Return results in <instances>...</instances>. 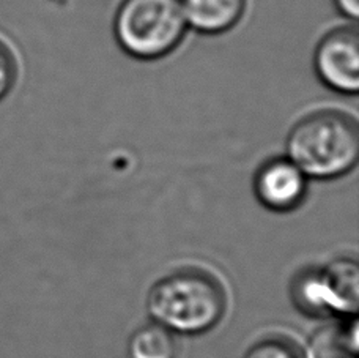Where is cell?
<instances>
[{
    "mask_svg": "<svg viewBox=\"0 0 359 358\" xmlns=\"http://www.w3.org/2000/svg\"><path fill=\"white\" fill-rule=\"evenodd\" d=\"M288 159L316 178L348 172L359 157V128L348 114L323 110L297 121L287 138Z\"/></svg>",
    "mask_w": 359,
    "mask_h": 358,
    "instance_id": "cell-1",
    "label": "cell"
},
{
    "mask_svg": "<svg viewBox=\"0 0 359 358\" xmlns=\"http://www.w3.org/2000/svg\"><path fill=\"white\" fill-rule=\"evenodd\" d=\"M226 296L217 281L201 272H180L164 278L149 296V311L170 331L203 333L219 322Z\"/></svg>",
    "mask_w": 359,
    "mask_h": 358,
    "instance_id": "cell-2",
    "label": "cell"
},
{
    "mask_svg": "<svg viewBox=\"0 0 359 358\" xmlns=\"http://www.w3.org/2000/svg\"><path fill=\"white\" fill-rule=\"evenodd\" d=\"M188 30L183 0H121L114 18L120 49L140 62L164 59Z\"/></svg>",
    "mask_w": 359,
    "mask_h": 358,
    "instance_id": "cell-3",
    "label": "cell"
},
{
    "mask_svg": "<svg viewBox=\"0 0 359 358\" xmlns=\"http://www.w3.org/2000/svg\"><path fill=\"white\" fill-rule=\"evenodd\" d=\"M294 302L312 314H355L359 303V272L355 260L337 259L318 272L301 274Z\"/></svg>",
    "mask_w": 359,
    "mask_h": 358,
    "instance_id": "cell-4",
    "label": "cell"
},
{
    "mask_svg": "<svg viewBox=\"0 0 359 358\" xmlns=\"http://www.w3.org/2000/svg\"><path fill=\"white\" fill-rule=\"evenodd\" d=\"M313 68L330 91L356 95L359 91V34L355 25L330 30L313 53Z\"/></svg>",
    "mask_w": 359,
    "mask_h": 358,
    "instance_id": "cell-5",
    "label": "cell"
},
{
    "mask_svg": "<svg viewBox=\"0 0 359 358\" xmlns=\"http://www.w3.org/2000/svg\"><path fill=\"white\" fill-rule=\"evenodd\" d=\"M255 191L266 207L285 212L303 202L306 175L288 158H276L260 168L255 178Z\"/></svg>",
    "mask_w": 359,
    "mask_h": 358,
    "instance_id": "cell-6",
    "label": "cell"
},
{
    "mask_svg": "<svg viewBox=\"0 0 359 358\" xmlns=\"http://www.w3.org/2000/svg\"><path fill=\"white\" fill-rule=\"evenodd\" d=\"M188 25L202 35H222L235 29L248 10V0H183Z\"/></svg>",
    "mask_w": 359,
    "mask_h": 358,
    "instance_id": "cell-7",
    "label": "cell"
},
{
    "mask_svg": "<svg viewBox=\"0 0 359 358\" xmlns=\"http://www.w3.org/2000/svg\"><path fill=\"white\" fill-rule=\"evenodd\" d=\"M304 358H358V324H332L307 343Z\"/></svg>",
    "mask_w": 359,
    "mask_h": 358,
    "instance_id": "cell-8",
    "label": "cell"
},
{
    "mask_svg": "<svg viewBox=\"0 0 359 358\" xmlns=\"http://www.w3.org/2000/svg\"><path fill=\"white\" fill-rule=\"evenodd\" d=\"M130 354L133 358H175V338L163 325H147L131 338Z\"/></svg>",
    "mask_w": 359,
    "mask_h": 358,
    "instance_id": "cell-9",
    "label": "cell"
},
{
    "mask_svg": "<svg viewBox=\"0 0 359 358\" xmlns=\"http://www.w3.org/2000/svg\"><path fill=\"white\" fill-rule=\"evenodd\" d=\"M18 60L13 49L0 40V101L8 97L18 81Z\"/></svg>",
    "mask_w": 359,
    "mask_h": 358,
    "instance_id": "cell-10",
    "label": "cell"
},
{
    "mask_svg": "<svg viewBox=\"0 0 359 358\" xmlns=\"http://www.w3.org/2000/svg\"><path fill=\"white\" fill-rule=\"evenodd\" d=\"M246 358H301V355L288 341L280 338H269L249 350Z\"/></svg>",
    "mask_w": 359,
    "mask_h": 358,
    "instance_id": "cell-11",
    "label": "cell"
},
{
    "mask_svg": "<svg viewBox=\"0 0 359 358\" xmlns=\"http://www.w3.org/2000/svg\"><path fill=\"white\" fill-rule=\"evenodd\" d=\"M337 11L348 19H358L359 16V0H332Z\"/></svg>",
    "mask_w": 359,
    "mask_h": 358,
    "instance_id": "cell-12",
    "label": "cell"
}]
</instances>
